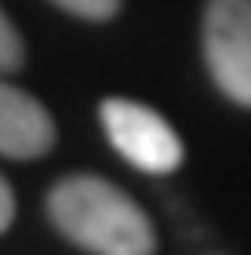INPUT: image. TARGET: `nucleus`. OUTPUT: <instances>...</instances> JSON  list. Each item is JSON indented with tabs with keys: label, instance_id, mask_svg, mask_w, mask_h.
Here are the masks:
<instances>
[{
	"label": "nucleus",
	"instance_id": "f257e3e1",
	"mask_svg": "<svg viewBox=\"0 0 251 255\" xmlns=\"http://www.w3.org/2000/svg\"><path fill=\"white\" fill-rule=\"evenodd\" d=\"M53 225L94 255H154V225L131 195L102 176H64L49 191Z\"/></svg>",
	"mask_w": 251,
	"mask_h": 255
},
{
	"label": "nucleus",
	"instance_id": "f03ea898",
	"mask_svg": "<svg viewBox=\"0 0 251 255\" xmlns=\"http://www.w3.org/2000/svg\"><path fill=\"white\" fill-rule=\"evenodd\" d=\"M203 53L218 90L251 109V0H206Z\"/></svg>",
	"mask_w": 251,
	"mask_h": 255
},
{
	"label": "nucleus",
	"instance_id": "7ed1b4c3",
	"mask_svg": "<svg viewBox=\"0 0 251 255\" xmlns=\"http://www.w3.org/2000/svg\"><path fill=\"white\" fill-rule=\"evenodd\" d=\"M102 128L109 143L120 150V158L142 173L165 176L184 161V143L173 131V124L142 102L109 98L102 105Z\"/></svg>",
	"mask_w": 251,
	"mask_h": 255
},
{
	"label": "nucleus",
	"instance_id": "20e7f679",
	"mask_svg": "<svg viewBox=\"0 0 251 255\" xmlns=\"http://www.w3.org/2000/svg\"><path fill=\"white\" fill-rule=\"evenodd\" d=\"M53 143L56 128L45 105L11 83H0V154L30 161L53 150Z\"/></svg>",
	"mask_w": 251,
	"mask_h": 255
},
{
	"label": "nucleus",
	"instance_id": "39448f33",
	"mask_svg": "<svg viewBox=\"0 0 251 255\" xmlns=\"http://www.w3.org/2000/svg\"><path fill=\"white\" fill-rule=\"evenodd\" d=\"M19 64H23V41L11 19L0 11V72H15Z\"/></svg>",
	"mask_w": 251,
	"mask_h": 255
},
{
	"label": "nucleus",
	"instance_id": "423d86ee",
	"mask_svg": "<svg viewBox=\"0 0 251 255\" xmlns=\"http://www.w3.org/2000/svg\"><path fill=\"white\" fill-rule=\"evenodd\" d=\"M53 4L71 11V15H79V19H94V23L113 19L120 11V0H53Z\"/></svg>",
	"mask_w": 251,
	"mask_h": 255
},
{
	"label": "nucleus",
	"instance_id": "0eeeda50",
	"mask_svg": "<svg viewBox=\"0 0 251 255\" xmlns=\"http://www.w3.org/2000/svg\"><path fill=\"white\" fill-rule=\"evenodd\" d=\"M11 218H15V195H11V184L0 176V233L11 225Z\"/></svg>",
	"mask_w": 251,
	"mask_h": 255
}]
</instances>
